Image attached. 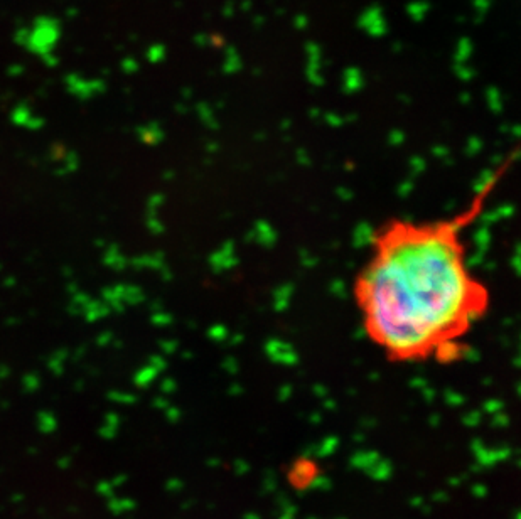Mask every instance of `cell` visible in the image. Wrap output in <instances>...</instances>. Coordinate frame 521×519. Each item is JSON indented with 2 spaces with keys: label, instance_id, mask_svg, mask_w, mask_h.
<instances>
[{
  "label": "cell",
  "instance_id": "obj_1",
  "mask_svg": "<svg viewBox=\"0 0 521 519\" xmlns=\"http://www.w3.org/2000/svg\"><path fill=\"white\" fill-rule=\"evenodd\" d=\"M508 164L458 213L436 219L390 218L376 228L353 283L366 337L395 365H452L488 316L491 292L467 258L466 231Z\"/></svg>",
  "mask_w": 521,
  "mask_h": 519
}]
</instances>
